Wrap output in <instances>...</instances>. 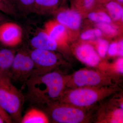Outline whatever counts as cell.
<instances>
[{"label":"cell","mask_w":123,"mask_h":123,"mask_svg":"<svg viewBox=\"0 0 123 123\" xmlns=\"http://www.w3.org/2000/svg\"><path fill=\"white\" fill-rule=\"evenodd\" d=\"M70 77L57 70L31 76L25 83L27 99L31 103L41 107L58 101L66 89Z\"/></svg>","instance_id":"6da1fadb"},{"label":"cell","mask_w":123,"mask_h":123,"mask_svg":"<svg viewBox=\"0 0 123 123\" xmlns=\"http://www.w3.org/2000/svg\"><path fill=\"white\" fill-rule=\"evenodd\" d=\"M118 89L115 85L66 88L58 101L86 109L114 94Z\"/></svg>","instance_id":"7a4b0ae2"},{"label":"cell","mask_w":123,"mask_h":123,"mask_svg":"<svg viewBox=\"0 0 123 123\" xmlns=\"http://www.w3.org/2000/svg\"><path fill=\"white\" fill-rule=\"evenodd\" d=\"M24 101L23 94L13 85L10 78L0 77V106L12 119L21 122Z\"/></svg>","instance_id":"3957f363"},{"label":"cell","mask_w":123,"mask_h":123,"mask_svg":"<svg viewBox=\"0 0 123 123\" xmlns=\"http://www.w3.org/2000/svg\"><path fill=\"white\" fill-rule=\"evenodd\" d=\"M46 114L55 123H82L89 122L86 109L81 108L59 101L43 106Z\"/></svg>","instance_id":"277c9868"},{"label":"cell","mask_w":123,"mask_h":123,"mask_svg":"<svg viewBox=\"0 0 123 123\" xmlns=\"http://www.w3.org/2000/svg\"><path fill=\"white\" fill-rule=\"evenodd\" d=\"M111 75L103 72L81 69L71 76L66 88L74 89L83 87H101L115 85Z\"/></svg>","instance_id":"5b68a950"},{"label":"cell","mask_w":123,"mask_h":123,"mask_svg":"<svg viewBox=\"0 0 123 123\" xmlns=\"http://www.w3.org/2000/svg\"><path fill=\"white\" fill-rule=\"evenodd\" d=\"M29 52L34 64L32 76L50 72L60 64L59 57L54 51L34 49Z\"/></svg>","instance_id":"8992f818"},{"label":"cell","mask_w":123,"mask_h":123,"mask_svg":"<svg viewBox=\"0 0 123 123\" xmlns=\"http://www.w3.org/2000/svg\"><path fill=\"white\" fill-rule=\"evenodd\" d=\"M34 64L29 51L21 50L15 53L11 66L10 78L22 82H26L32 75Z\"/></svg>","instance_id":"52a82bcc"},{"label":"cell","mask_w":123,"mask_h":123,"mask_svg":"<svg viewBox=\"0 0 123 123\" xmlns=\"http://www.w3.org/2000/svg\"><path fill=\"white\" fill-rule=\"evenodd\" d=\"M23 31L20 26L8 22L0 25V43L8 47H14L22 41Z\"/></svg>","instance_id":"ba28073f"},{"label":"cell","mask_w":123,"mask_h":123,"mask_svg":"<svg viewBox=\"0 0 123 123\" xmlns=\"http://www.w3.org/2000/svg\"><path fill=\"white\" fill-rule=\"evenodd\" d=\"M31 46L34 49L55 51L62 48L43 29H38L30 39Z\"/></svg>","instance_id":"9c48e42d"},{"label":"cell","mask_w":123,"mask_h":123,"mask_svg":"<svg viewBox=\"0 0 123 123\" xmlns=\"http://www.w3.org/2000/svg\"><path fill=\"white\" fill-rule=\"evenodd\" d=\"M55 20L67 29L75 31L80 28L82 22L81 15L74 10H57Z\"/></svg>","instance_id":"30bf717a"},{"label":"cell","mask_w":123,"mask_h":123,"mask_svg":"<svg viewBox=\"0 0 123 123\" xmlns=\"http://www.w3.org/2000/svg\"><path fill=\"white\" fill-rule=\"evenodd\" d=\"M44 30L61 48L67 44L69 37L68 29L55 20L46 23Z\"/></svg>","instance_id":"8fae6325"},{"label":"cell","mask_w":123,"mask_h":123,"mask_svg":"<svg viewBox=\"0 0 123 123\" xmlns=\"http://www.w3.org/2000/svg\"><path fill=\"white\" fill-rule=\"evenodd\" d=\"M77 58L89 66H97L100 61V57L94 48L89 44L82 43L78 45L75 50Z\"/></svg>","instance_id":"7c38bea8"},{"label":"cell","mask_w":123,"mask_h":123,"mask_svg":"<svg viewBox=\"0 0 123 123\" xmlns=\"http://www.w3.org/2000/svg\"><path fill=\"white\" fill-rule=\"evenodd\" d=\"M15 51L9 49L4 48L0 50V77L10 78V74Z\"/></svg>","instance_id":"4fadbf2b"},{"label":"cell","mask_w":123,"mask_h":123,"mask_svg":"<svg viewBox=\"0 0 123 123\" xmlns=\"http://www.w3.org/2000/svg\"><path fill=\"white\" fill-rule=\"evenodd\" d=\"M61 4L60 0H35L33 12L44 14L56 11Z\"/></svg>","instance_id":"5bb4252c"},{"label":"cell","mask_w":123,"mask_h":123,"mask_svg":"<svg viewBox=\"0 0 123 123\" xmlns=\"http://www.w3.org/2000/svg\"><path fill=\"white\" fill-rule=\"evenodd\" d=\"M49 118L44 111L37 108H31L27 111L22 118V123H47Z\"/></svg>","instance_id":"9a60e30c"},{"label":"cell","mask_w":123,"mask_h":123,"mask_svg":"<svg viewBox=\"0 0 123 123\" xmlns=\"http://www.w3.org/2000/svg\"><path fill=\"white\" fill-rule=\"evenodd\" d=\"M105 8L112 20H123V9L122 5L116 0L111 1L105 4Z\"/></svg>","instance_id":"2e32d148"},{"label":"cell","mask_w":123,"mask_h":123,"mask_svg":"<svg viewBox=\"0 0 123 123\" xmlns=\"http://www.w3.org/2000/svg\"><path fill=\"white\" fill-rule=\"evenodd\" d=\"M35 0H15L14 6L17 11L28 14L33 12Z\"/></svg>","instance_id":"e0dca14e"},{"label":"cell","mask_w":123,"mask_h":123,"mask_svg":"<svg viewBox=\"0 0 123 123\" xmlns=\"http://www.w3.org/2000/svg\"><path fill=\"white\" fill-rule=\"evenodd\" d=\"M88 18L91 21L97 23H111L112 19L109 14L105 12L101 11L91 12L88 15Z\"/></svg>","instance_id":"ac0fdd59"},{"label":"cell","mask_w":123,"mask_h":123,"mask_svg":"<svg viewBox=\"0 0 123 123\" xmlns=\"http://www.w3.org/2000/svg\"><path fill=\"white\" fill-rule=\"evenodd\" d=\"M107 122L108 123H120L123 122V110L117 108L108 114Z\"/></svg>","instance_id":"d6986e66"},{"label":"cell","mask_w":123,"mask_h":123,"mask_svg":"<svg viewBox=\"0 0 123 123\" xmlns=\"http://www.w3.org/2000/svg\"><path fill=\"white\" fill-rule=\"evenodd\" d=\"M0 11L12 16H15L17 12L14 6L8 0H0Z\"/></svg>","instance_id":"ffe728a7"},{"label":"cell","mask_w":123,"mask_h":123,"mask_svg":"<svg viewBox=\"0 0 123 123\" xmlns=\"http://www.w3.org/2000/svg\"><path fill=\"white\" fill-rule=\"evenodd\" d=\"M103 33L102 31L98 28L89 29L82 33L80 38L85 41L92 40L100 37L102 35Z\"/></svg>","instance_id":"44dd1931"},{"label":"cell","mask_w":123,"mask_h":123,"mask_svg":"<svg viewBox=\"0 0 123 123\" xmlns=\"http://www.w3.org/2000/svg\"><path fill=\"white\" fill-rule=\"evenodd\" d=\"M97 28L100 29L103 33L110 36H114L117 33L116 27L111 23H98L96 24Z\"/></svg>","instance_id":"7402d4cb"},{"label":"cell","mask_w":123,"mask_h":123,"mask_svg":"<svg viewBox=\"0 0 123 123\" xmlns=\"http://www.w3.org/2000/svg\"><path fill=\"white\" fill-rule=\"evenodd\" d=\"M109 44L106 40L98 39L97 42V52L100 57L104 58L107 53Z\"/></svg>","instance_id":"603a6c76"},{"label":"cell","mask_w":123,"mask_h":123,"mask_svg":"<svg viewBox=\"0 0 123 123\" xmlns=\"http://www.w3.org/2000/svg\"><path fill=\"white\" fill-rule=\"evenodd\" d=\"M74 4L79 8L88 10L92 8L95 5V0H73Z\"/></svg>","instance_id":"cb8c5ba5"},{"label":"cell","mask_w":123,"mask_h":123,"mask_svg":"<svg viewBox=\"0 0 123 123\" xmlns=\"http://www.w3.org/2000/svg\"><path fill=\"white\" fill-rule=\"evenodd\" d=\"M109 55L114 56L119 55V50L118 42H114L109 45L107 53Z\"/></svg>","instance_id":"d4e9b609"},{"label":"cell","mask_w":123,"mask_h":123,"mask_svg":"<svg viewBox=\"0 0 123 123\" xmlns=\"http://www.w3.org/2000/svg\"><path fill=\"white\" fill-rule=\"evenodd\" d=\"M114 68L116 72L119 74L123 73V59L121 57L117 60L114 64Z\"/></svg>","instance_id":"484cf974"},{"label":"cell","mask_w":123,"mask_h":123,"mask_svg":"<svg viewBox=\"0 0 123 123\" xmlns=\"http://www.w3.org/2000/svg\"><path fill=\"white\" fill-rule=\"evenodd\" d=\"M0 116L3 119L5 123H12V119L7 112L5 111L0 106Z\"/></svg>","instance_id":"4316f807"},{"label":"cell","mask_w":123,"mask_h":123,"mask_svg":"<svg viewBox=\"0 0 123 123\" xmlns=\"http://www.w3.org/2000/svg\"><path fill=\"white\" fill-rule=\"evenodd\" d=\"M119 44V56L121 57L123 56V40H121L118 42Z\"/></svg>","instance_id":"83f0119b"},{"label":"cell","mask_w":123,"mask_h":123,"mask_svg":"<svg viewBox=\"0 0 123 123\" xmlns=\"http://www.w3.org/2000/svg\"><path fill=\"white\" fill-rule=\"evenodd\" d=\"M114 0H95V5L104 4L107 2Z\"/></svg>","instance_id":"f1b7e54d"},{"label":"cell","mask_w":123,"mask_h":123,"mask_svg":"<svg viewBox=\"0 0 123 123\" xmlns=\"http://www.w3.org/2000/svg\"><path fill=\"white\" fill-rule=\"evenodd\" d=\"M116 0L117 1V2L119 3L120 4H121V5H123V0Z\"/></svg>","instance_id":"f546056e"},{"label":"cell","mask_w":123,"mask_h":123,"mask_svg":"<svg viewBox=\"0 0 123 123\" xmlns=\"http://www.w3.org/2000/svg\"><path fill=\"white\" fill-rule=\"evenodd\" d=\"M5 123V121H4V120L0 116V123Z\"/></svg>","instance_id":"4dcf8cb0"},{"label":"cell","mask_w":123,"mask_h":123,"mask_svg":"<svg viewBox=\"0 0 123 123\" xmlns=\"http://www.w3.org/2000/svg\"><path fill=\"white\" fill-rule=\"evenodd\" d=\"M8 0L10 2H11V3L14 6V1H15V0Z\"/></svg>","instance_id":"1f68e13d"},{"label":"cell","mask_w":123,"mask_h":123,"mask_svg":"<svg viewBox=\"0 0 123 123\" xmlns=\"http://www.w3.org/2000/svg\"><path fill=\"white\" fill-rule=\"evenodd\" d=\"M65 0H60L61 2V3H63V2H64L65 1Z\"/></svg>","instance_id":"d6a6232c"}]
</instances>
